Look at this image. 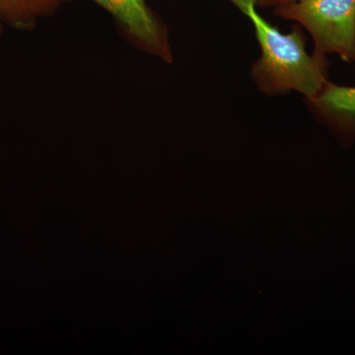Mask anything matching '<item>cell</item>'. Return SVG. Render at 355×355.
<instances>
[{
  "instance_id": "4",
  "label": "cell",
  "mask_w": 355,
  "mask_h": 355,
  "mask_svg": "<svg viewBox=\"0 0 355 355\" xmlns=\"http://www.w3.org/2000/svg\"><path fill=\"white\" fill-rule=\"evenodd\" d=\"M318 118L347 140L355 137V86L326 83L319 94L307 100Z\"/></svg>"
},
{
  "instance_id": "5",
  "label": "cell",
  "mask_w": 355,
  "mask_h": 355,
  "mask_svg": "<svg viewBox=\"0 0 355 355\" xmlns=\"http://www.w3.org/2000/svg\"><path fill=\"white\" fill-rule=\"evenodd\" d=\"M62 3L64 0H0V23L17 31H32Z\"/></svg>"
},
{
  "instance_id": "2",
  "label": "cell",
  "mask_w": 355,
  "mask_h": 355,
  "mask_svg": "<svg viewBox=\"0 0 355 355\" xmlns=\"http://www.w3.org/2000/svg\"><path fill=\"white\" fill-rule=\"evenodd\" d=\"M275 14L305 28L314 53H336L355 64V0H297L275 8Z\"/></svg>"
},
{
  "instance_id": "3",
  "label": "cell",
  "mask_w": 355,
  "mask_h": 355,
  "mask_svg": "<svg viewBox=\"0 0 355 355\" xmlns=\"http://www.w3.org/2000/svg\"><path fill=\"white\" fill-rule=\"evenodd\" d=\"M72 0H64V2ZM113 17L128 43L139 51L171 64L174 55L169 33L146 0H90Z\"/></svg>"
},
{
  "instance_id": "6",
  "label": "cell",
  "mask_w": 355,
  "mask_h": 355,
  "mask_svg": "<svg viewBox=\"0 0 355 355\" xmlns=\"http://www.w3.org/2000/svg\"><path fill=\"white\" fill-rule=\"evenodd\" d=\"M295 1L297 0H256V3L258 7H272L275 9L277 7L293 3Z\"/></svg>"
},
{
  "instance_id": "7",
  "label": "cell",
  "mask_w": 355,
  "mask_h": 355,
  "mask_svg": "<svg viewBox=\"0 0 355 355\" xmlns=\"http://www.w3.org/2000/svg\"><path fill=\"white\" fill-rule=\"evenodd\" d=\"M4 26L0 23V39H1L2 34H3Z\"/></svg>"
},
{
  "instance_id": "1",
  "label": "cell",
  "mask_w": 355,
  "mask_h": 355,
  "mask_svg": "<svg viewBox=\"0 0 355 355\" xmlns=\"http://www.w3.org/2000/svg\"><path fill=\"white\" fill-rule=\"evenodd\" d=\"M251 21L261 57L252 65L251 77L263 94L273 97L291 91L306 99L319 94L328 83L326 55L306 51L301 26L284 34L259 13L256 0H227Z\"/></svg>"
}]
</instances>
